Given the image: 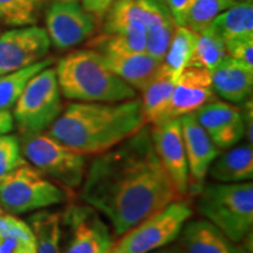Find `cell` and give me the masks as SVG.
Returning a JSON list of instances; mask_svg holds the SVG:
<instances>
[{"mask_svg": "<svg viewBox=\"0 0 253 253\" xmlns=\"http://www.w3.org/2000/svg\"><path fill=\"white\" fill-rule=\"evenodd\" d=\"M81 198L108 219L121 237L144 218L183 199L155 151L150 125L87 167Z\"/></svg>", "mask_w": 253, "mask_h": 253, "instance_id": "1", "label": "cell"}, {"mask_svg": "<svg viewBox=\"0 0 253 253\" xmlns=\"http://www.w3.org/2000/svg\"><path fill=\"white\" fill-rule=\"evenodd\" d=\"M148 125L141 99L68 104L47 134L81 155L112 149Z\"/></svg>", "mask_w": 253, "mask_h": 253, "instance_id": "2", "label": "cell"}, {"mask_svg": "<svg viewBox=\"0 0 253 253\" xmlns=\"http://www.w3.org/2000/svg\"><path fill=\"white\" fill-rule=\"evenodd\" d=\"M61 94L79 102H121L136 97V90L104 65L93 49L71 52L55 68Z\"/></svg>", "mask_w": 253, "mask_h": 253, "instance_id": "3", "label": "cell"}, {"mask_svg": "<svg viewBox=\"0 0 253 253\" xmlns=\"http://www.w3.org/2000/svg\"><path fill=\"white\" fill-rule=\"evenodd\" d=\"M197 209L232 242L240 244L253 227V183H211L199 191Z\"/></svg>", "mask_w": 253, "mask_h": 253, "instance_id": "4", "label": "cell"}, {"mask_svg": "<svg viewBox=\"0 0 253 253\" xmlns=\"http://www.w3.org/2000/svg\"><path fill=\"white\" fill-rule=\"evenodd\" d=\"M68 194L27 163L0 178V207L21 214L65 203Z\"/></svg>", "mask_w": 253, "mask_h": 253, "instance_id": "5", "label": "cell"}, {"mask_svg": "<svg viewBox=\"0 0 253 253\" xmlns=\"http://www.w3.org/2000/svg\"><path fill=\"white\" fill-rule=\"evenodd\" d=\"M61 112V90L55 69L47 67L25 87L14 104L13 120L21 135H34L47 130Z\"/></svg>", "mask_w": 253, "mask_h": 253, "instance_id": "6", "label": "cell"}, {"mask_svg": "<svg viewBox=\"0 0 253 253\" xmlns=\"http://www.w3.org/2000/svg\"><path fill=\"white\" fill-rule=\"evenodd\" d=\"M191 214L188 202H172L123 233L109 253H150L168 246L178 238Z\"/></svg>", "mask_w": 253, "mask_h": 253, "instance_id": "7", "label": "cell"}, {"mask_svg": "<svg viewBox=\"0 0 253 253\" xmlns=\"http://www.w3.org/2000/svg\"><path fill=\"white\" fill-rule=\"evenodd\" d=\"M21 154L36 169L54 178L66 189H78L87 170L84 155L74 151L48 134L25 135L20 141Z\"/></svg>", "mask_w": 253, "mask_h": 253, "instance_id": "8", "label": "cell"}, {"mask_svg": "<svg viewBox=\"0 0 253 253\" xmlns=\"http://www.w3.org/2000/svg\"><path fill=\"white\" fill-rule=\"evenodd\" d=\"M97 19L87 12L81 0H53L46 12V32L58 49H68L89 39Z\"/></svg>", "mask_w": 253, "mask_h": 253, "instance_id": "9", "label": "cell"}, {"mask_svg": "<svg viewBox=\"0 0 253 253\" xmlns=\"http://www.w3.org/2000/svg\"><path fill=\"white\" fill-rule=\"evenodd\" d=\"M61 217L71 231L63 253H107L113 246L108 225L89 205H69Z\"/></svg>", "mask_w": 253, "mask_h": 253, "instance_id": "10", "label": "cell"}, {"mask_svg": "<svg viewBox=\"0 0 253 253\" xmlns=\"http://www.w3.org/2000/svg\"><path fill=\"white\" fill-rule=\"evenodd\" d=\"M50 45L46 30L33 25L5 32L0 36V75L41 61Z\"/></svg>", "mask_w": 253, "mask_h": 253, "instance_id": "11", "label": "cell"}, {"mask_svg": "<svg viewBox=\"0 0 253 253\" xmlns=\"http://www.w3.org/2000/svg\"><path fill=\"white\" fill-rule=\"evenodd\" d=\"M155 151L173 184L182 196L189 192V168L178 119L150 126Z\"/></svg>", "mask_w": 253, "mask_h": 253, "instance_id": "12", "label": "cell"}, {"mask_svg": "<svg viewBox=\"0 0 253 253\" xmlns=\"http://www.w3.org/2000/svg\"><path fill=\"white\" fill-rule=\"evenodd\" d=\"M195 116L219 150H227L245 135L243 109L225 101H210L195 112Z\"/></svg>", "mask_w": 253, "mask_h": 253, "instance_id": "13", "label": "cell"}, {"mask_svg": "<svg viewBox=\"0 0 253 253\" xmlns=\"http://www.w3.org/2000/svg\"><path fill=\"white\" fill-rule=\"evenodd\" d=\"M189 168V191L199 192L203 188L209 168L220 150L209 137L196 119L195 113L178 118Z\"/></svg>", "mask_w": 253, "mask_h": 253, "instance_id": "14", "label": "cell"}, {"mask_svg": "<svg viewBox=\"0 0 253 253\" xmlns=\"http://www.w3.org/2000/svg\"><path fill=\"white\" fill-rule=\"evenodd\" d=\"M211 73L207 69L189 66L177 78L168 113V120L178 119L214 99Z\"/></svg>", "mask_w": 253, "mask_h": 253, "instance_id": "15", "label": "cell"}, {"mask_svg": "<svg viewBox=\"0 0 253 253\" xmlns=\"http://www.w3.org/2000/svg\"><path fill=\"white\" fill-rule=\"evenodd\" d=\"M145 25V53L163 61L176 23L167 0H137Z\"/></svg>", "mask_w": 253, "mask_h": 253, "instance_id": "16", "label": "cell"}, {"mask_svg": "<svg viewBox=\"0 0 253 253\" xmlns=\"http://www.w3.org/2000/svg\"><path fill=\"white\" fill-rule=\"evenodd\" d=\"M179 236L183 253H248L207 219L186 221Z\"/></svg>", "mask_w": 253, "mask_h": 253, "instance_id": "17", "label": "cell"}, {"mask_svg": "<svg viewBox=\"0 0 253 253\" xmlns=\"http://www.w3.org/2000/svg\"><path fill=\"white\" fill-rule=\"evenodd\" d=\"M214 93L226 102L239 104L251 96L253 69L236 60L227 58L211 73Z\"/></svg>", "mask_w": 253, "mask_h": 253, "instance_id": "18", "label": "cell"}, {"mask_svg": "<svg viewBox=\"0 0 253 253\" xmlns=\"http://www.w3.org/2000/svg\"><path fill=\"white\" fill-rule=\"evenodd\" d=\"M104 65L126 82L135 90H142L153 80L162 61L153 58L148 53L131 54H100Z\"/></svg>", "mask_w": 253, "mask_h": 253, "instance_id": "19", "label": "cell"}, {"mask_svg": "<svg viewBox=\"0 0 253 253\" xmlns=\"http://www.w3.org/2000/svg\"><path fill=\"white\" fill-rule=\"evenodd\" d=\"M176 80L175 75L161 65L153 80L141 90L142 109L148 125H156L168 120Z\"/></svg>", "mask_w": 253, "mask_h": 253, "instance_id": "20", "label": "cell"}, {"mask_svg": "<svg viewBox=\"0 0 253 253\" xmlns=\"http://www.w3.org/2000/svg\"><path fill=\"white\" fill-rule=\"evenodd\" d=\"M208 175L218 183H242L253 178L252 145H240L219 154L209 168Z\"/></svg>", "mask_w": 253, "mask_h": 253, "instance_id": "21", "label": "cell"}, {"mask_svg": "<svg viewBox=\"0 0 253 253\" xmlns=\"http://www.w3.org/2000/svg\"><path fill=\"white\" fill-rule=\"evenodd\" d=\"M224 42L253 38L252 0L237 2L218 14L210 26Z\"/></svg>", "mask_w": 253, "mask_h": 253, "instance_id": "22", "label": "cell"}, {"mask_svg": "<svg viewBox=\"0 0 253 253\" xmlns=\"http://www.w3.org/2000/svg\"><path fill=\"white\" fill-rule=\"evenodd\" d=\"M0 253H38L31 226L11 213H0Z\"/></svg>", "mask_w": 253, "mask_h": 253, "instance_id": "23", "label": "cell"}, {"mask_svg": "<svg viewBox=\"0 0 253 253\" xmlns=\"http://www.w3.org/2000/svg\"><path fill=\"white\" fill-rule=\"evenodd\" d=\"M103 20V33L145 34V25L137 0H116Z\"/></svg>", "mask_w": 253, "mask_h": 253, "instance_id": "24", "label": "cell"}, {"mask_svg": "<svg viewBox=\"0 0 253 253\" xmlns=\"http://www.w3.org/2000/svg\"><path fill=\"white\" fill-rule=\"evenodd\" d=\"M61 221L59 212L41 210L33 213L28 225L36 237L38 253H63L61 251Z\"/></svg>", "mask_w": 253, "mask_h": 253, "instance_id": "25", "label": "cell"}, {"mask_svg": "<svg viewBox=\"0 0 253 253\" xmlns=\"http://www.w3.org/2000/svg\"><path fill=\"white\" fill-rule=\"evenodd\" d=\"M53 63L52 59H42L27 67L0 75V109L9 110L23 93L31 79Z\"/></svg>", "mask_w": 253, "mask_h": 253, "instance_id": "26", "label": "cell"}, {"mask_svg": "<svg viewBox=\"0 0 253 253\" xmlns=\"http://www.w3.org/2000/svg\"><path fill=\"white\" fill-rule=\"evenodd\" d=\"M197 33L184 26H176L162 65L176 78L189 67L194 56Z\"/></svg>", "mask_w": 253, "mask_h": 253, "instance_id": "27", "label": "cell"}, {"mask_svg": "<svg viewBox=\"0 0 253 253\" xmlns=\"http://www.w3.org/2000/svg\"><path fill=\"white\" fill-rule=\"evenodd\" d=\"M145 34L101 33L88 41L87 46L100 54H131L145 52Z\"/></svg>", "mask_w": 253, "mask_h": 253, "instance_id": "28", "label": "cell"}, {"mask_svg": "<svg viewBox=\"0 0 253 253\" xmlns=\"http://www.w3.org/2000/svg\"><path fill=\"white\" fill-rule=\"evenodd\" d=\"M227 58L229 54L225 42L211 28L197 33L194 56L190 66L204 68L212 73Z\"/></svg>", "mask_w": 253, "mask_h": 253, "instance_id": "29", "label": "cell"}, {"mask_svg": "<svg viewBox=\"0 0 253 253\" xmlns=\"http://www.w3.org/2000/svg\"><path fill=\"white\" fill-rule=\"evenodd\" d=\"M235 4L237 2L231 0H192L179 26H184L196 33H202L210 28L218 14Z\"/></svg>", "mask_w": 253, "mask_h": 253, "instance_id": "30", "label": "cell"}, {"mask_svg": "<svg viewBox=\"0 0 253 253\" xmlns=\"http://www.w3.org/2000/svg\"><path fill=\"white\" fill-rule=\"evenodd\" d=\"M43 0H0V20L8 26H32L38 21Z\"/></svg>", "mask_w": 253, "mask_h": 253, "instance_id": "31", "label": "cell"}, {"mask_svg": "<svg viewBox=\"0 0 253 253\" xmlns=\"http://www.w3.org/2000/svg\"><path fill=\"white\" fill-rule=\"evenodd\" d=\"M27 163L21 154L20 140L14 135H0V178Z\"/></svg>", "mask_w": 253, "mask_h": 253, "instance_id": "32", "label": "cell"}, {"mask_svg": "<svg viewBox=\"0 0 253 253\" xmlns=\"http://www.w3.org/2000/svg\"><path fill=\"white\" fill-rule=\"evenodd\" d=\"M225 45L229 58L253 69V38L233 40Z\"/></svg>", "mask_w": 253, "mask_h": 253, "instance_id": "33", "label": "cell"}, {"mask_svg": "<svg viewBox=\"0 0 253 253\" xmlns=\"http://www.w3.org/2000/svg\"><path fill=\"white\" fill-rule=\"evenodd\" d=\"M116 0H81V4L87 12L93 14L97 21H102L108 9Z\"/></svg>", "mask_w": 253, "mask_h": 253, "instance_id": "34", "label": "cell"}, {"mask_svg": "<svg viewBox=\"0 0 253 253\" xmlns=\"http://www.w3.org/2000/svg\"><path fill=\"white\" fill-rule=\"evenodd\" d=\"M167 1L170 11H171L173 20H175L177 26H179L182 23L183 15H184L186 8L191 4L192 0H167Z\"/></svg>", "mask_w": 253, "mask_h": 253, "instance_id": "35", "label": "cell"}, {"mask_svg": "<svg viewBox=\"0 0 253 253\" xmlns=\"http://www.w3.org/2000/svg\"><path fill=\"white\" fill-rule=\"evenodd\" d=\"M14 120L11 110L0 109V135L8 134L13 130Z\"/></svg>", "mask_w": 253, "mask_h": 253, "instance_id": "36", "label": "cell"}, {"mask_svg": "<svg viewBox=\"0 0 253 253\" xmlns=\"http://www.w3.org/2000/svg\"><path fill=\"white\" fill-rule=\"evenodd\" d=\"M150 253H183V251L181 248H178V246H175V248H166V246H164V248L155 250V251Z\"/></svg>", "mask_w": 253, "mask_h": 253, "instance_id": "37", "label": "cell"}, {"mask_svg": "<svg viewBox=\"0 0 253 253\" xmlns=\"http://www.w3.org/2000/svg\"><path fill=\"white\" fill-rule=\"evenodd\" d=\"M233 2H243V1H248V0H231Z\"/></svg>", "mask_w": 253, "mask_h": 253, "instance_id": "38", "label": "cell"}, {"mask_svg": "<svg viewBox=\"0 0 253 253\" xmlns=\"http://www.w3.org/2000/svg\"><path fill=\"white\" fill-rule=\"evenodd\" d=\"M0 213H2V208L0 207Z\"/></svg>", "mask_w": 253, "mask_h": 253, "instance_id": "39", "label": "cell"}, {"mask_svg": "<svg viewBox=\"0 0 253 253\" xmlns=\"http://www.w3.org/2000/svg\"><path fill=\"white\" fill-rule=\"evenodd\" d=\"M107 253H109V251H108V252H107Z\"/></svg>", "mask_w": 253, "mask_h": 253, "instance_id": "40", "label": "cell"}]
</instances>
